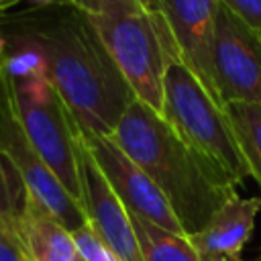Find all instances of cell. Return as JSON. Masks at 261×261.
Masks as SVG:
<instances>
[{
	"instance_id": "obj_24",
	"label": "cell",
	"mask_w": 261,
	"mask_h": 261,
	"mask_svg": "<svg viewBox=\"0 0 261 261\" xmlns=\"http://www.w3.org/2000/svg\"><path fill=\"white\" fill-rule=\"evenodd\" d=\"M35 2H41V4H49V2H53V0H35Z\"/></svg>"
},
{
	"instance_id": "obj_6",
	"label": "cell",
	"mask_w": 261,
	"mask_h": 261,
	"mask_svg": "<svg viewBox=\"0 0 261 261\" xmlns=\"http://www.w3.org/2000/svg\"><path fill=\"white\" fill-rule=\"evenodd\" d=\"M0 155L12 163L31 196L65 228L75 230L88 222L86 210L65 192L29 141L12 106L10 77L0 75Z\"/></svg>"
},
{
	"instance_id": "obj_18",
	"label": "cell",
	"mask_w": 261,
	"mask_h": 261,
	"mask_svg": "<svg viewBox=\"0 0 261 261\" xmlns=\"http://www.w3.org/2000/svg\"><path fill=\"white\" fill-rule=\"evenodd\" d=\"M249 27L261 31V0H218Z\"/></svg>"
},
{
	"instance_id": "obj_20",
	"label": "cell",
	"mask_w": 261,
	"mask_h": 261,
	"mask_svg": "<svg viewBox=\"0 0 261 261\" xmlns=\"http://www.w3.org/2000/svg\"><path fill=\"white\" fill-rule=\"evenodd\" d=\"M0 261H29L14 230L6 224H0Z\"/></svg>"
},
{
	"instance_id": "obj_10",
	"label": "cell",
	"mask_w": 261,
	"mask_h": 261,
	"mask_svg": "<svg viewBox=\"0 0 261 261\" xmlns=\"http://www.w3.org/2000/svg\"><path fill=\"white\" fill-rule=\"evenodd\" d=\"M80 130V128H77ZM80 175L84 210L90 224L98 230L118 261H145L133 218L118 196L112 192L96 161L80 137Z\"/></svg>"
},
{
	"instance_id": "obj_3",
	"label": "cell",
	"mask_w": 261,
	"mask_h": 261,
	"mask_svg": "<svg viewBox=\"0 0 261 261\" xmlns=\"http://www.w3.org/2000/svg\"><path fill=\"white\" fill-rule=\"evenodd\" d=\"M88 18L135 98L163 114L165 67L169 55L177 49L163 16L153 6L118 4Z\"/></svg>"
},
{
	"instance_id": "obj_15",
	"label": "cell",
	"mask_w": 261,
	"mask_h": 261,
	"mask_svg": "<svg viewBox=\"0 0 261 261\" xmlns=\"http://www.w3.org/2000/svg\"><path fill=\"white\" fill-rule=\"evenodd\" d=\"M29 190L8 159L0 155V224L12 228L16 214L20 212ZM14 230V228H12Z\"/></svg>"
},
{
	"instance_id": "obj_23",
	"label": "cell",
	"mask_w": 261,
	"mask_h": 261,
	"mask_svg": "<svg viewBox=\"0 0 261 261\" xmlns=\"http://www.w3.org/2000/svg\"><path fill=\"white\" fill-rule=\"evenodd\" d=\"M2 71H4V59H0V75H2Z\"/></svg>"
},
{
	"instance_id": "obj_5",
	"label": "cell",
	"mask_w": 261,
	"mask_h": 261,
	"mask_svg": "<svg viewBox=\"0 0 261 261\" xmlns=\"http://www.w3.org/2000/svg\"><path fill=\"white\" fill-rule=\"evenodd\" d=\"M12 90L14 112L33 143L39 157L59 179L65 192L84 208L82 175H80V130L57 90L43 100H29Z\"/></svg>"
},
{
	"instance_id": "obj_25",
	"label": "cell",
	"mask_w": 261,
	"mask_h": 261,
	"mask_svg": "<svg viewBox=\"0 0 261 261\" xmlns=\"http://www.w3.org/2000/svg\"><path fill=\"white\" fill-rule=\"evenodd\" d=\"M259 33H261V31H259Z\"/></svg>"
},
{
	"instance_id": "obj_9",
	"label": "cell",
	"mask_w": 261,
	"mask_h": 261,
	"mask_svg": "<svg viewBox=\"0 0 261 261\" xmlns=\"http://www.w3.org/2000/svg\"><path fill=\"white\" fill-rule=\"evenodd\" d=\"M151 6L167 22L181 61L220 104L212 69V41L218 0H153Z\"/></svg>"
},
{
	"instance_id": "obj_7",
	"label": "cell",
	"mask_w": 261,
	"mask_h": 261,
	"mask_svg": "<svg viewBox=\"0 0 261 261\" xmlns=\"http://www.w3.org/2000/svg\"><path fill=\"white\" fill-rule=\"evenodd\" d=\"M214 86L220 104H261V33L218 2L212 41Z\"/></svg>"
},
{
	"instance_id": "obj_13",
	"label": "cell",
	"mask_w": 261,
	"mask_h": 261,
	"mask_svg": "<svg viewBox=\"0 0 261 261\" xmlns=\"http://www.w3.org/2000/svg\"><path fill=\"white\" fill-rule=\"evenodd\" d=\"M145 261H204L188 237L169 232L153 222L130 214Z\"/></svg>"
},
{
	"instance_id": "obj_2",
	"label": "cell",
	"mask_w": 261,
	"mask_h": 261,
	"mask_svg": "<svg viewBox=\"0 0 261 261\" xmlns=\"http://www.w3.org/2000/svg\"><path fill=\"white\" fill-rule=\"evenodd\" d=\"M49 61V77L84 135H114L135 100L124 75L90 18L71 10L37 35Z\"/></svg>"
},
{
	"instance_id": "obj_21",
	"label": "cell",
	"mask_w": 261,
	"mask_h": 261,
	"mask_svg": "<svg viewBox=\"0 0 261 261\" xmlns=\"http://www.w3.org/2000/svg\"><path fill=\"white\" fill-rule=\"evenodd\" d=\"M4 57H6V39L0 33V59H4Z\"/></svg>"
},
{
	"instance_id": "obj_16",
	"label": "cell",
	"mask_w": 261,
	"mask_h": 261,
	"mask_svg": "<svg viewBox=\"0 0 261 261\" xmlns=\"http://www.w3.org/2000/svg\"><path fill=\"white\" fill-rule=\"evenodd\" d=\"M4 73L12 80H24L31 75H49V61L39 41H29L16 51L4 57Z\"/></svg>"
},
{
	"instance_id": "obj_4",
	"label": "cell",
	"mask_w": 261,
	"mask_h": 261,
	"mask_svg": "<svg viewBox=\"0 0 261 261\" xmlns=\"http://www.w3.org/2000/svg\"><path fill=\"white\" fill-rule=\"evenodd\" d=\"M161 116L188 145L220 165L237 186L249 177L247 161L224 106H220L190 71L177 49L169 55L165 67Z\"/></svg>"
},
{
	"instance_id": "obj_22",
	"label": "cell",
	"mask_w": 261,
	"mask_h": 261,
	"mask_svg": "<svg viewBox=\"0 0 261 261\" xmlns=\"http://www.w3.org/2000/svg\"><path fill=\"white\" fill-rule=\"evenodd\" d=\"M18 0H0V10H4V8H8V6H12V4H16Z\"/></svg>"
},
{
	"instance_id": "obj_12",
	"label": "cell",
	"mask_w": 261,
	"mask_h": 261,
	"mask_svg": "<svg viewBox=\"0 0 261 261\" xmlns=\"http://www.w3.org/2000/svg\"><path fill=\"white\" fill-rule=\"evenodd\" d=\"M14 234L29 261H86L73 234L29 192L12 222Z\"/></svg>"
},
{
	"instance_id": "obj_11",
	"label": "cell",
	"mask_w": 261,
	"mask_h": 261,
	"mask_svg": "<svg viewBox=\"0 0 261 261\" xmlns=\"http://www.w3.org/2000/svg\"><path fill=\"white\" fill-rule=\"evenodd\" d=\"M259 208V198H241L237 194L198 234L188 239L204 261H243L241 253L253 234Z\"/></svg>"
},
{
	"instance_id": "obj_19",
	"label": "cell",
	"mask_w": 261,
	"mask_h": 261,
	"mask_svg": "<svg viewBox=\"0 0 261 261\" xmlns=\"http://www.w3.org/2000/svg\"><path fill=\"white\" fill-rule=\"evenodd\" d=\"M63 4H69L73 10H80L84 14H98L106 8L118 6V4H145L151 6L153 0H61Z\"/></svg>"
},
{
	"instance_id": "obj_8",
	"label": "cell",
	"mask_w": 261,
	"mask_h": 261,
	"mask_svg": "<svg viewBox=\"0 0 261 261\" xmlns=\"http://www.w3.org/2000/svg\"><path fill=\"white\" fill-rule=\"evenodd\" d=\"M86 149L96 161L100 173L124 204L128 214L141 216L159 228L175 234H184V228L171 212L165 196L159 192L155 181L122 151L112 135H84L80 133Z\"/></svg>"
},
{
	"instance_id": "obj_1",
	"label": "cell",
	"mask_w": 261,
	"mask_h": 261,
	"mask_svg": "<svg viewBox=\"0 0 261 261\" xmlns=\"http://www.w3.org/2000/svg\"><path fill=\"white\" fill-rule=\"evenodd\" d=\"M112 137L155 181L186 237L198 234L237 196L234 179L220 165L188 145L161 114L137 98Z\"/></svg>"
},
{
	"instance_id": "obj_17",
	"label": "cell",
	"mask_w": 261,
	"mask_h": 261,
	"mask_svg": "<svg viewBox=\"0 0 261 261\" xmlns=\"http://www.w3.org/2000/svg\"><path fill=\"white\" fill-rule=\"evenodd\" d=\"M71 234L86 261H118L110 247L104 243V239L98 234V230L90 224V220L80 228L71 230Z\"/></svg>"
},
{
	"instance_id": "obj_14",
	"label": "cell",
	"mask_w": 261,
	"mask_h": 261,
	"mask_svg": "<svg viewBox=\"0 0 261 261\" xmlns=\"http://www.w3.org/2000/svg\"><path fill=\"white\" fill-rule=\"evenodd\" d=\"M237 143L249 167V175L261 188V104L230 102L224 106Z\"/></svg>"
}]
</instances>
